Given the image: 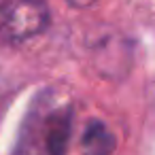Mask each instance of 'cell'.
Listing matches in <instances>:
<instances>
[{
    "label": "cell",
    "mask_w": 155,
    "mask_h": 155,
    "mask_svg": "<svg viewBox=\"0 0 155 155\" xmlns=\"http://www.w3.org/2000/svg\"><path fill=\"white\" fill-rule=\"evenodd\" d=\"M45 151L47 155H66L72 134V108L64 106L49 115L45 123Z\"/></svg>",
    "instance_id": "obj_2"
},
{
    "label": "cell",
    "mask_w": 155,
    "mask_h": 155,
    "mask_svg": "<svg viewBox=\"0 0 155 155\" xmlns=\"http://www.w3.org/2000/svg\"><path fill=\"white\" fill-rule=\"evenodd\" d=\"M49 26L45 0H5L0 5V38L7 43L28 41Z\"/></svg>",
    "instance_id": "obj_1"
},
{
    "label": "cell",
    "mask_w": 155,
    "mask_h": 155,
    "mask_svg": "<svg viewBox=\"0 0 155 155\" xmlns=\"http://www.w3.org/2000/svg\"><path fill=\"white\" fill-rule=\"evenodd\" d=\"M68 2H70L72 7H79V9H83V7H89L91 2H96V0H68Z\"/></svg>",
    "instance_id": "obj_4"
},
{
    "label": "cell",
    "mask_w": 155,
    "mask_h": 155,
    "mask_svg": "<svg viewBox=\"0 0 155 155\" xmlns=\"http://www.w3.org/2000/svg\"><path fill=\"white\" fill-rule=\"evenodd\" d=\"M115 147H117V140L113 132L106 127V123L91 119L83 132L81 155H113Z\"/></svg>",
    "instance_id": "obj_3"
}]
</instances>
